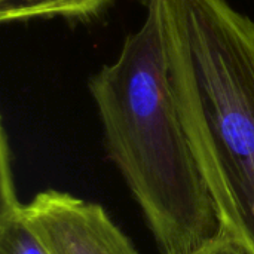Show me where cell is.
<instances>
[{
  "instance_id": "cell-3",
  "label": "cell",
  "mask_w": 254,
  "mask_h": 254,
  "mask_svg": "<svg viewBox=\"0 0 254 254\" xmlns=\"http://www.w3.org/2000/svg\"><path fill=\"white\" fill-rule=\"evenodd\" d=\"M24 214L51 254H138L101 205L70 193L39 192Z\"/></svg>"
},
{
  "instance_id": "cell-5",
  "label": "cell",
  "mask_w": 254,
  "mask_h": 254,
  "mask_svg": "<svg viewBox=\"0 0 254 254\" xmlns=\"http://www.w3.org/2000/svg\"><path fill=\"white\" fill-rule=\"evenodd\" d=\"M115 0H0V21L21 22L61 18L85 21L103 13Z\"/></svg>"
},
{
  "instance_id": "cell-4",
  "label": "cell",
  "mask_w": 254,
  "mask_h": 254,
  "mask_svg": "<svg viewBox=\"0 0 254 254\" xmlns=\"http://www.w3.org/2000/svg\"><path fill=\"white\" fill-rule=\"evenodd\" d=\"M0 254H51L27 222L24 205L18 199L4 127L0 144Z\"/></svg>"
},
{
  "instance_id": "cell-6",
  "label": "cell",
  "mask_w": 254,
  "mask_h": 254,
  "mask_svg": "<svg viewBox=\"0 0 254 254\" xmlns=\"http://www.w3.org/2000/svg\"><path fill=\"white\" fill-rule=\"evenodd\" d=\"M196 254H247L243 247L228 234H222L216 241L199 250Z\"/></svg>"
},
{
  "instance_id": "cell-2",
  "label": "cell",
  "mask_w": 254,
  "mask_h": 254,
  "mask_svg": "<svg viewBox=\"0 0 254 254\" xmlns=\"http://www.w3.org/2000/svg\"><path fill=\"white\" fill-rule=\"evenodd\" d=\"M182 121L223 232L254 254V19L228 0H165Z\"/></svg>"
},
{
  "instance_id": "cell-1",
  "label": "cell",
  "mask_w": 254,
  "mask_h": 254,
  "mask_svg": "<svg viewBox=\"0 0 254 254\" xmlns=\"http://www.w3.org/2000/svg\"><path fill=\"white\" fill-rule=\"evenodd\" d=\"M110 159L162 254H196L223 234L192 152L171 76L165 0H146L143 24L88 82Z\"/></svg>"
}]
</instances>
